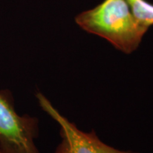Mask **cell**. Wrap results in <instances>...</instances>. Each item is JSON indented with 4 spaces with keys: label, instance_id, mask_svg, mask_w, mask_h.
Listing matches in <instances>:
<instances>
[{
    "label": "cell",
    "instance_id": "1",
    "mask_svg": "<svg viewBox=\"0 0 153 153\" xmlns=\"http://www.w3.org/2000/svg\"><path fill=\"white\" fill-rule=\"evenodd\" d=\"M85 31L104 38L126 54L139 46L147 32L134 17L127 0H104L75 17Z\"/></svg>",
    "mask_w": 153,
    "mask_h": 153
},
{
    "label": "cell",
    "instance_id": "2",
    "mask_svg": "<svg viewBox=\"0 0 153 153\" xmlns=\"http://www.w3.org/2000/svg\"><path fill=\"white\" fill-rule=\"evenodd\" d=\"M38 120L16 112L12 94L0 90V150L2 153H41L35 144Z\"/></svg>",
    "mask_w": 153,
    "mask_h": 153
},
{
    "label": "cell",
    "instance_id": "3",
    "mask_svg": "<svg viewBox=\"0 0 153 153\" xmlns=\"http://www.w3.org/2000/svg\"><path fill=\"white\" fill-rule=\"evenodd\" d=\"M39 106L60 126L62 141L55 153H137L120 151L102 143L94 132L85 133L62 116L41 92L36 94Z\"/></svg>",
    "mask_w": 153,
    "mask_h": 153
},
{
    "label": "cell",
    "instance_id": "4",
    "mask_svg": "<svg viewBox=\"0 0 153 153\" xmlns=\"http://www.w3.org/2000/svg\"><path fill=\"white\" fill-rule=\"evenodd\" d=\"M134 17L143 27L148 30L153 26V4L147 0H127Z\"/></svg>",
    "mask_w": 153,
    "mask_h": 153
},
{
    "label": "cell",
    "instance_id": "5",
    "mask_svg": "<svg viewBox=\"0 0 153 153\" xmlns=\"http://www.w3.org/2000/svg\"><path fill=\"white\" fill-rule=\"evenodd\" d=\"M0 153H2V152H1V150H0Z\"/></svg>",
    "mask_w": 153,
    "mask_h": 153
}]
</instances>
